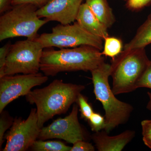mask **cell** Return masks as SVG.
Listing matches in <instances>:
<instances>
[{"instance_id":"1","label":"cell","mask_w":151,"mask_h":151,"mask_svg":"<svg viewBox=\"0 0 151 151\" xmlns=\"http://www.w3.org/2000/svg\"><path fill=\"white\" fill-rule=\"evenodd\" d=\"M101 50L84 45L60 49L44 48L40 62V70L47 76H54L60 72L89 71L105 62Z\"/></svg>"},{"instance_id":"2","label":"cell","mask_w":151,"mask_h":151,"mask_svg":"<svg viewBox=\"0 0 151 151\" xmlns=\"http://www.w3.org/2000/svg\"><path fill=\"white\" fill-rule=\"evenodd\" d=\"M85 88L84 85L55 79L44 88L31 91L26 99L30 104L36 105L38 124L41 129L55 115L66 113Z\"/></svg>"},{"instance_id":"3","label":"cell","mask_w":151,"mask_h":151,"mask_svg":"<svg viewBox=\"0 0 151 151\" xmlns=\"http://www.w3.org/2000/svg\"><path fill=\"white\" fill-rule=\"evenodd\" d=\"M111 64L101 63L91 71L96 99L103 105L105 112L104 130L108 134L119 126L127 123L133 111V106L117 99L109 83Z\"/></svg>"},{"instance_id":"4","label":"cell","mask_w":151,"mask_h":151,"mask_svg":"<svg viewBox=\"0 0 151 151\" xmlns=\"http://www.w3.org/2000/svg\"><path fill=\"white\" fill-rule=\"evenodd\" d=\"M150 61L145 48L123 50L112 59L111 76L114 94L130 93L137 89L138 81Z\"/></svg>"},{"instance_id":"5","label":"cell","mask_w":151,"mask_h":151,"mask_svg":"<svg viewBox=\"0 0 151 151\" xmlns=\"http://www.w3.org/2000/svg\"><path fill=\"white\" fill-rule=\"evenodd\" d=\"M38 8L31 4L12 6L0 17V41L9 38L24 37L34 40L38 31L48 21L38 16Z\"/></svg>"},{"instance_id":"6","label":"cell","mask_w":151,"mask_h":151,"mask_svg":"<svg viewBox=\"0 0 151 151\" xmlns=\"http://www.w3.org/2000/svg\"><path fill=\"white\" fill-rule=\"evenodd\" d=\"M44 49L56 47L73 48L81 45L94 47L103 50V40L83 29L77 22L73 24L58 25L51 33H44L34 40Z\"/></svg>"},{"instance_id":"7","label":"cell","mask_w":151,"mask_h":151,"mask_svg":"<svg viewBox=\"0 0 151 151\" xmlns=\"http://www.w3.org/2000/svg\"><path fill=\"white\" fill-rule=\"evenodd\" d=\"M43 49L36 41L27 39L11 45L6 60L4 75L38 73Z\"/></svg>"},{"instance_id":"8","label":"cell","mask_w":151,"mask_h":151,"mask_svg":"<svg viewBox=\"0 0 151 151\" xmlns=\"http://www.w3.org/2000/svg\"><path fill=\"white\" fill-rule=\"evenodd\" d=\"M38 124L37 109L32 108L26 120L14 119L13 124L5 135L6 140L3 151H25L38 139L41 131Z\"/></svg>"},{"instance_id":"9","label":"cell","mask_w":151,"mask_h":151,"mask_svg":"<svg viewBox=\"0 0 151 151\" xmlns=\"http://www.w3.org/2000/svg\"><path fill=\"white\" fill-rule=\"evenodd\" d=\"M48 78V76L40 72L5 75L0 78V113L11 102L27 95L32 88L45 83Z\"/></svg>"},{"instance_id":"10","label":"cell","mask_w":151,"mask_h":151,"mask_svg":"<svg viewBox=\"0 0 151 151\" xmlns=\"http://www.w3.org/2000/svg\"><path fill=\"white\" fill-rule=\"evenodd\" d=\"M78 105L74 104L68 116L42 128L38 139H61L73 145L78 141L85 140V133L78 120Z\"/></svg>"},{"instance_id":"11","label":"cell","mask_w":151,"mask_h":151,"mask_svg":"<svg viewBox=\"0 0 151 151\" xmlns=\"http://www.w3.org/2000/svg\"><path fill=\"white\" fill-rule=\"evenodd\" d=\"M83 0H48L37 13L40 18L68 24L76 20Z\"/></svg>"},{"instance_id":"12","label":"cell","mask_w":151,"mask_h":151,"mask_svg":"<svg viewBox=\"0 0 151 151\" xmlns=\"http://www.w3.org/2000/svg\"><path fill=\"white\" fill-rule=\"evenodd\" d=\"M136 132L127 130L116 136H110L103 130L95 132L92 138L99 151H121L134 137Z\"/></svg>"},{"instance_id":"13","label":"cell","mask_w":151,"mask_h":151,"mask_svg":"<svg viewBox=\"0 0 151 151\" xmlns=\"http://www.w3.org/2000/svg\"><path fill=\"white\" fill-rule=\"evenodd\" d=\"M76 21L86 31L103 40L109 36L108 28L97 19L85 3L80 6Z\"/></svg>"},{"instance_id":"14","label":"cell","mask_w":151,"mask_h":151,"mask_svg":"<svg viewBox=\"0 0 151 151\" xmlns=\"http://www.w3.org/2000/svg\"><path fill=\"white\" fill-rule=\"evenodd\" d=\"M85 3L104 25L111 28L116 19L108 0H86Z\"/></svg>"},{"instance_id":"15","label":"cell","mask_w":151,"mask_h":151,"mask_svg":"<svg viewBox=\"0 0 151 151\" xmlns=\"http://www.w3.org/2000/svg\"><path fill=\"white\" fill-rule=\"evenodd\" d=\"M151 43V20L147 19L139 28L134 37L124 47V50L145 48Z\"/></svg>"},{"instance_id":"16","label":"cell","mask_w":151,"mask_h":151,"mask_svg":"<svg viewBox=\"0 0 151 151\" xmlns=\"http://www.w3.org/2000/svg\"><path fill=\"white\" fill-rule=\"evenodd\" d=\"M71 147L60 141L36 140L30 148L35 151H70Z\"/></svg>"},{"instance_id":"17","label":"cell","mask_w":151,"mask_h":151,"mask_svg":"<svg viewBox=\"0 0 151 151\" xmlns=\"http://www.w3.org/2000/svg\"><path fill=\"white\" fill-rule=\"evenodd\" d=\"M105 40L103 51L101 53L103 55L115 58L119 55L124 49L122 40L118 37H106Z\"/></svg>"},{"instance_id":"18","label":"cell","mask_w":151,"mask_h":151,"mask_svg":"<svg viewBox=\"0 0 151 151\" xmlns=\"http://www.w3.org/2000/svg\"><path fill=\"white\" fill-rule=\"evenodd\" d=\"M0 113V148L1 150L4 142V137L6 132L12 127L13 124L14 119L7 111L4 110Z\"/></svg>"},{"instance_id":"19","label":"cell","mask_w":151,"mask_h":151,"mask_svg":"<svg viewBox=\"0 0 151 151\" xmlns=\"http://www.w3.org/2000/svg\"><path fill=\"white\" fill-rule=\"evenodd\" d=\"M76 103L79 108L81 118L88 121L94 112L92 105L88 103L86 97L81 93L78 95Z\"/></svg>"},{"instance_id":"20","label":"cell","mask_w":151,"mask_h":151,"mask_svg":"<svg viewBox=\"0 0 151 151\" xmlns=\"http://www.w3.org/2000/svg\"><path fill=\"white\" fill-rule=\"evenodd\" d=\"M88 122L93 132H100L105 129V117L100 113L94 112L88 120Z\"/></svg>"},{"instance_id":"21","label":"cell","mask_w":151,"mask_h":151,"mask_svg":"<svg viewBox=\"0 0 151 151\" xmlns=\"http://www.w3.org/2000/svg\"><path fill=\"white\" fill-rule=\"evenodd\" d=\"M137 89L139 88H147L151 89V61L141 76L137 85Z\"/></svg>"},{"instance_id":"22","label":"cell","mask_w":151,"mask_h":151,"mask_svg":"<svg viewBox=\"0 0 151 151\" xmlns=\"http://www.w3.org/2000/svg\"><path fill=\"white\" fill-rule=\"evenodd\" d=\"M141 126L143 142L151 150V119L144 120L141 123Z\"/></svg>"},{"instance_id":"23","label":"cell","mask_w":151,"mask_h":151,"mask_svg":"<svg viewBox=\"0 0 151 151\" xmlns=\"http://www.w3.org/2000/svg\"><path fill=\"white\" fill-rule=\"evenodd\" d=\"M126 7L132 12H138L150 5L151 0H127Z\"/></svg>"},{"instance_id":"24","label":"cell","mask_w":151,"mask_h":151,"mask_svg":"<svg viewBox=\"0 0 151 151\" xmlns=\"http://www.w3.org/2000/svg\"><path fill=\"white\" fill-rule=\"evenodd\" d=\"M12 44L10 42L5 44L0 48V78L4 76V69L6 60L8 54Z\"/></svg>"},{"instance_id":"25","label":"cell","mask_w":151,"mask_h":151,"mask_svg":"<svg viewBox=\"0 0 151 151\" xmlns=\"http://www.w3.org/2000/svg\"><path fill=\"white\" fill-rule=\"evenodd\" d=\"M95 148L92 144L84 140H79L73 144L70 151H94Z\"/></svg>"},{"instance_id":"26","label":"cell","mask_w":151,"mask_h":151,"mask_svg":"<svg viewBox=\"0 0 151 151\" xmlns=\"http://www.w3.org/2000/svg\"><path fill=\"white\" fill-rule=\"evenodd\" d=\"M48 0H12V6H14L21 4H31L36 6L39 9L46 4Z\"/></svg>"},{"instance_id":"27","label":"cell","mask_w":151,"mask_h":151,"mask_svg":"<svg viewBox=\"0 0 151 151\" xmlns=\"http://www.w3.org/2000/svg\"><path fill=\"white\" fill-rule=\"evenodd\" d=\"M12 0H0V14L1 15L12 8Z\"/></svg>"},{"instance_id":"28","label":"cell","mask_w":151,"mask_h":151,"mask_svg":"<svg viewBox=\"0 0 151 151\" xmlns=\"http://www.w3.org/2000/svg\"><path fill=\"white\" fill-rule=\"evenodd\" d=\"M147 95L149 98V100L147 105V110L151 111V92H148Z\"/></svg>"},{"instance_id":"29","label":"cell","mask_w":151,"mask_h":151,"mask_svg":"<svg viewBox=\"0 0 151 151\" xmlns=\"http://www.w3.org/2000/svg\"><path fill=\"white\" fill-rule=\"evenodd\" d=\"M147 19H149L151 20V13L149 14L148 16Z\"/></svg>"},{"instance_id":"30","label":"cell","mask_w":151,"mask_h":151,"mask_svg":"<svg viewBox=\"0 0 151 151\" xmlns=\"http://www.w3.org/2000/svg\"><path fill=\"white\" fill-rule=\"evenodd\" d=\"M124 1H127V0H124Z\"/></svg>"}]
</instances>
